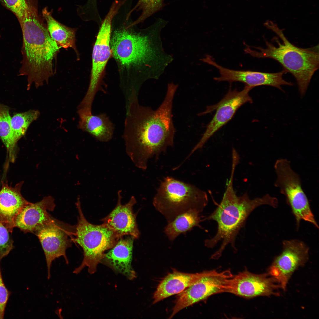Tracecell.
Listing matches in <instances>:
<instances>
[{
    "mask_svg": "<svg viewBox=\"0 0 319 319\" xmlns=\"http://www.w3.org/2000/svg\"><path fill=\"white\" fill-rule=\"evenodd\" d=\"M178 87L173 83L168 84L165 99L155 110L140 105L135 90L130 95L122 137L126 154L141 170H146L150 159H157L168 147L173 146L175 128L172 110Z\"/></svg>",
    "mask_w": 319,
    "mask_h": 319,
    "instance_id": "cell-1",
    "label": "cell"
},
{
    "mask_svg": "<svg viewBox=\"0 0 319 319\" xmlns=\"http://www.w3.org/2000/svg\"><path fill=\"white\" fill-rule=\"evenodd\" d=\"M166 24L160 19L139 32L127 27L116 29L110 43L114 58L123 67L139 70L146 79H157L173 59L164 51L160 38Z\"/></svg>",
    "mask_w": 319,
    "mask_h": 319,
    "instance_id": "cell-2",
    "label": "cell"
},
{
    "mask_svg": "<svg viewBox=\"0 0 319 319\" xmlns=\"http://www.w3.org/2000/svg\"><path fill=\"white\" fill-rule=\"evenodd\" d=\"M27 8L18 21L22 34V59L19 76L26 77L27 89L47 84L53 75V61L60 47L50 36L39 14L38 0H26Z\"/></svg>",
    "mask_w": 319,
    "mask_h": 319,
    "instance_id": "cell-3",
    "label": "cell"
},
{
    "mask_svg": "<svg viewBox=\"0 0 319 319\" xmlns=\"http://www.w3.org/2000/svg\"><path fill=\"white\" fill-rule=\"evenodd\" d=\"M237 165L232 164L230 177L226 183V189L222 199L215 210L204 220H212L217 224L215 235L205 241V246L212 248L222 241L221 246L211 256L218 259L222 255L226 247L230 244L235 250L236 237L243 227L248 217L256 208L267 205L276 208L278 205L277 198L266 194L261 197L250 199L247 192L240 196L237 195L234 189L233 181Z\"/></svg>",
    "mask_w": 319,
    "mask_h": 319,
    "instance_id": "cell-4",
    "label": "cell"
},
{
    "mask_svg": "<svg viewBox=\"0 0 319 319\" xmlns=\"http://www.w3.org/2000/svg\"><path fill=\"white\" fill-rule=\"evenodd\" d=\"M265 25L275 32L282 40L273 38L276 46L265 39V48L254 47L258 51L251 49L246 45L245 52L253 57L269 58L278 62L284 69L290 73L296 79L301 95L305 93L311 79L319 66L318 45L306 48L298 47L292 44L284 35L282 31L271 22L265 23Z\"/></svg>",
    "mask_w": 319,
    "mask_h": 319,
    "instance_id": "cell-5",
    "label": "cell"
},
{
    "mask_svg": "<svg viewBox=\"0 0 319 319\" xmlns=\"http://www.w3.org/2000/svg\"><path fill=\"white\" fill-rule=\"evenodd\" d=\"M208 202L205 191L169 176L161 182L153 200V206L167 223L189 210L201 213Z\"/></svg>",
    "mask_w": 319,
    "mask_h": 319,
    "instance_id": "cell-6",
    "label": "cell"
},
{
    "mask_svg": "<svg viewBox=\"0 0 319 319\" xmlns=\"http://www.w3.org/2000/svg\"><path fill=\"white\" fill-rule=\"evenodd\" d=\"M76 205L79 216L72 240L82 248L84 257L81 265L74 270L73 273L78 274L87 267L88 272L93 274L106 251L112 248L119 239L103 224L94 225L87 220L82 211L79 198Z\"/></svg>",
    "mask_w": 319,
    "mask_h": 319,
    "instance_id": "cell-7",
    "label": "cell"
},
{
    "mask_svg": "<svg viewBox=\"0 0 319 319\" xmlns=\"http://www.w3.org/2000/svg\"><path fill=\"white\" fill-rule=\"evenodd\" d=\"M276 175L275 186L286 197L295 219L297 227L302 220L315 225L316 221L308 198L304 191L300 175L292 168L290 161L285 158L276 160L274 164Z\"/></svg>",
    "mask_w": 319,
    "mask_h": 319,
    "instance_id": "cell-8",
    "label": "cell"
},
{
    "mask_svg": "<svg viewBox=\"0 0 319 319\" xmlns=\"http://www.w3.org/2000/svg\"><path fill=\"white\" fill-rule=\"evenodd\" d=\"M121 6L119 2L114 1L101 22L93 50L89 84L86 95L81 102L85 107H92L95 96L100 90L102 75L111 55L110 40L112 21L118 13Z\"/></svg>",
    "mask_w": 319,
    "mask_h": 319,
    "instance_id": "cell-9",
    "label": "cell"
},
{
    "mask_svg": "<svg viewBox=\"0 0 319 319\" xmlns=\"http://www.w3.org/2000/svg\"><path fill=\"white\" fill-rule=\"evenodd\" d=\"M252 89L245 85L243 89L240 91L236 89L232 90L230 88L224 98L218 103L207 106L204 111L199 113V116H202L216 110L202 137L191 150L189 156L196 151L201 148L214 133L231 119L241 106L247 103L253 102L252 99L249 95L250 91Z\"/></svg>",
    "mask_w": 319,
    "mask_h": 319,
    "instance_id": "cell-10",
    "label": "cell"
},
{
    "mask_svg": "<svg viewBox=\"0 0 319 319\" xmlns=\"http://www.w3.org/2000/svg\"><path fill=\"white\" fill-rule=\"evenodd\" d=\"M229 270L222 272L209 271L195 283L178 294L170 318L179 311L214 294L227 292L229 280L233 277Z\"/></svg>",
    "mask_w": 319,
    "mask_h": 319,
    "instance_id": "cell-11",
    "label": "cell"
},
{
    "mask_svg": "<svg viewBox=\"0 0 319 319\" xmlns=\"http://www.w3.org/2000/svg\"><path fill=\"white\" fill-rule=\"evenodd\" d=\"M75 227H72L54 219L40 227L34 233L38 237L45 254L47 268V278L51 277V267L56 259L63 256L66 263H69L66 249L71 246Z\"/></svg>",
    "mask_w": 319,
    "mask_h": 319,
    "instance_id": "cell-12",
    "label": "cell"
},
{
    "mask_svg": "<svg viewBox=\"0 0 319 319\" xmlns=\"http://www.w3.org/2000/svg\"><path fill=\"white\" fill-rule=\"evenodd\" d=\"M282 247L281 253L275 258L268 273L285 290L293 273L308 260L309 248L304 242L297 239L284 240Z\"/></svg>",
    "mask_w": 319,
    "mask_h": 319,
    "instance_id": "cell-13",
    "label": "cell"
},
{
    "mask_svg": "<svg viewBox=\"0 0 319 319\" xmlns=\"http://www.w3.org/2000/svg\"><path fill=\"white\" fill-rule=\"evenodd\" d=\"M280 285L268 273L255 274L247 270L230 279L227 292L246 298L279 295Z\"/></svg>",
    "mask_w": 319,
    "mask_h": 319,
    "instance_id": "cell-14",
    "label": "cell"
},
{
    "mask_svg": "<svg viewBox=\"0 0 319 319\" xmlns=\"http://www.w3.org/2000/svg\"><path fill=\"white\" fill-rule=\"evenodd\" d=\"M207 64L218 70L220 76L214 78L215 80L218 82L227 81L230 83L240 82L252 89L259 86L268 85L281 90H283L281 87L282 85H293L292 83L286 81L283 79V74L287 72L284 69L275 73L233 70L219 65L212 58L208 60Z\"/></svg>",
    "mask_w": 319,
    "mask_h": 319,
    "instance_id": "cell-15",
    "label": "cell"
},
{
    "mask_svg": "<svg viewBox=\"0 0 319 319\" xmlns=\"http://www.w3.org/2000/svg\"><path fill=\"white\" fill-rule=\"evenodd\" d=\"M121 191L119 190L118 192V200L115 208L101 221L119 239L126 235L137 239L140 233L136 221L137 214L133 209L136 200L132 196L127 203L122 204Z\"/></svg>",
    "mask_w": 319,
    "mask_h": 319,
    "instance_id": "cell-16",
    "label": "cell"
},
{
    "mask_svg": "<svg viewBox=\"0 0 319 319\" xmlns=\"http://www.w3.org/2000/svg\"><path fill=\"white\" fill-rule=\"evenodd\" d=\"M56 205L51 196L44 197L35 203L29 202L21 209L14 222L15 227L25 232L34 234L40 227L52 221L54 219L48 211L54 210Z\"/></svg>",
    "mask_w": 319,
    "mask_h": 319,
    "instance_id": "cell-17",
    "label": "cell"
},
{
    "mask_svg": "<svg viewBox=\"0 0 319 319\" xmlns=\"http://www.w3.org/2000/svg\"><path fill=\"white\" fill-rule=\"evenodd\" d=\"M134 239L130 236L120 238L108 252L105 253L101 261L130 280L136 276L131 265Z\"/></svg>",
    "mask_w": 319,
    "mask_h": 319,
    "instance_id": "cell-18",
    "label": "cell"
},
{
    "mask_svg": "<svg viewBox=\"0 0 319 319\" xmlns=\"http://www.w3.org/2000/svg\"><path fill=\"white\" fill-rule=\"evenodd\" d=\"M23 182L14 187L3 184L0 190V222L12 233L16 218L22 208L29 202L22 196Z\"/></svg>",
    "mask_w": 319,
    "mask_h": 319,
    "instance_id": "cell-19",
    "label": "cell"
},
{
    "mask_svg": "<svg viewBox=\"0 0 319 319\" xmlns=\"http://www.w3.org/2000/svg\"><path fill=\"white\" fill-rule=\"evenodd\" d=\"M209 271L192 274L181 272L174 269L158 284L153 294V303L181 292L207 274Z\"/></svg>",
    "mask_w": 319,
    "mask_h": 319,
    "instance_id": "cell-20",
    "label": "cell"
},
{
    "mask_svg": "<svg viewBox=\"0 0 319 319\" xmlns=\"http://www.w3.org/2000/svg\"><path fill=\"white\" fill-rule=\"evenodd\" d=\"M78 128L97 140L107 142L112 138L114 126L105 113L97 115L79 114Z\"/></svg>",
    "mask_w": 319,
    "mask_h": 319,
    "instance_id": "cell-21",
    "label": "cell"
},
{
    "mask_svg": "<svg viewBox=\"0 0 319 319\" xmlns=\"http://www.w3.org/2000/svg\"><path fill=\"white\" fill-rule=\"evenodd\" d=\"M52 12L48 8L42 10V16L46 22L48 30L52 38L61 48H71L78 55L76 45L77 29L67 27L53 18Z\"/></svg>",
    "mask_w": 319,
    "mask_h": 319,
    "instance_id": "cell-22",
    "label": "cell"
},
{
    "mask_svg": "<svg viewBox=\"0 0 319 319\" xmlns=\"http://www.w3.org/2000/svg\"><path fill=\"white\" fill-rule=\"evenodd\" d=\"M204 220L200 213L195 210H189L167 223L164 232L170 240L173 241L180 234H185L194 227L201 228L200 223Z\"/></svg>",
    "mask_w": 319,
    "mask_h": 319,
    "instance_id": "cell-23",
    "label": "cell"
},
{
    "mask_svg": "<svg viewBox=\"0 0 319 319\" xmlns=\"http://www.w3.org/2000/svg\"><path fill=\"white\" fill-rule=\"evenodd\" d=\"M11 118L9 108L0 104V137L6 148L10 161L13 162L17 142L11 127Z\"/></svg>",
    "mask_w": 319,
    "mask_h": 319,
    "instance_id": "cell-24",
    "label": "cell"
},
{
    "mask_svg": "<svg viewBox=\"0 0 319 319\" xmlns=\"http://www.w3.org/2000/svg\"><path fill=\"white\" fill-rule=\"evenodd\" d=\"M40 115L39 111L32 110L16 114L11 118V127L17 142L25 134L30 124L38 119Z\"/></svg>",
    "mask_w": 319,
    "mask_h": 319,
    "instance_id": "cell-25",
    "label": "cell"
},
{
    "mask_svg": "<svg viewBox=\"0 0 319 319\" xmlns=\"http://www.w3.org/2000/svg\"><path fill=\"white\" fill-rule=\"evenodd\" d=\"M164 0H138L135 6L128 13L126 19L134 11H142V13L135 21L128 25L131 27L143 22L146 19L156 12L160 10L163 6Z\"/></svg>",
    "mask_w": 319,
    "mask_h": 319,
    "instance_id": "cell-26",
    "label": "cell"
},
{
    "mask_svg": "<svg viewBox=\"0 0 319 319\" xmlns=\"http://www.w3.org/2000/svg\"><path fill=\"white\" fill-rule=\"evenodd\" d=\"M11 232L0 222V260L8 255L13 248Z\"/></svg>",
    "mask_w": 319,
    "mask_h": 319,
    "instance_id": "cell-27",
    "label": "cell"
},
{
    "mask_svg": "<svg viewBox=\"0 0 319 319\" xmlns=\"http://www.w3.org/2000/svg\"><path fill=\"white\" fill-rule=\"evenodd\" d=\"M4 5L16 16L18 19L23 16L27 8L26 0H3Z\"/></svg>",
    "mask_w": 319,
    "mask_h": 319,
    "instance_id": "cell-28",
    "label": "cell"
},
{
    "mask_svg": "<svg viewBox=\"0 0 319 319\" xmlns=\"http://www.w3.org/2000/svg\"><path fill=\"white\" fill-rule=\"evenodd\" d=\"M0 260V319H3L5 309L11 292L6 287L2 276Z\"/></svg>",
    "mask_w": 319,
    "mask_h": 319,
    "instance_id": "cell-29",
    "label": "cell"
},
{
    "mask_svg": "<svg viewBox=\"0 0 319 319\" xmlns=\"http://www.w3.org/2000/svg\"><path fill=\"white\" fill-rule=\"evenodd\" d=\"M2 0H0V1H2Z\"/></svg>",
    "mask_w": 319,
    "mask_h": 319,
    "instance_id": "cell-30",
    "label": "cell"
},
{
    "mask_svg": "<svg viewBox=\"0 0 319 319\" xmlns=\"http://www.w3.org/2000/svg\"></svg>",
    "mask_w": 319,
    "mask_h": 319,
    "instance_id": "cell-31",
    "label": "cell"
}]
</instances>
